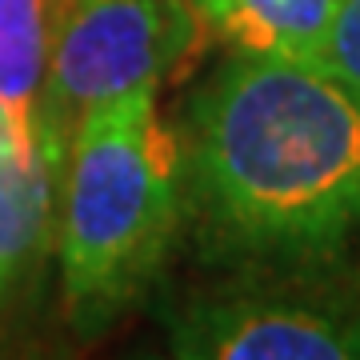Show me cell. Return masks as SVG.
<instances>
[{"mask_svg": "<svg viewBox=\"0 0 360 360\" xmlns=\"http://www.w3.org/2000/svg\"><path fill=\"white\" fill-rule=\"evenodd\" d=\"M312 65H321L324 72L345 80L352 92H360V0H340Z\"/></svg>", "mask_w": 360, "mask_h": 360, "instance_id": "cell-8", "label": "cell"}, {"mask_svg": "<svg viewBox=\"0 0 360 360\" xmlns=\"http://www.w3.org/2000/svg\"><path fill=\"white\" fill-rule=\"evenodd\" d=\"M65 144L44 129L37 148H20L0 112V296L40 248L52 217L56 165Z\"/></svg>", "mask_w": 360, "mask_h": 360, "instance_id": "cell-6", "label": "cell"}, {"mask_svg": "<svg viewBox=\"0 0 360 360\" xmlns=\"http://www.w3.org/2000/svg\"><path fill=\"white\" fill-rule=\"evenodd\" d=\"M200 40L240 56L312 60L340 0H188Z\"/></svg>", "mask_w": 360, "mask_h": 360, "instance_id": "cell-5", "label": "cell"}, {"mask_svg": "<svg viewBox=\"0 0 360 360\" xmlns=\"http://www.w3.org/2000/svg\"><path fill=\"white\" fill-rule=\"evenodd\" d=\"M168 345L188 360H356L360 296L316 281L193 296L168 316Z\"/></svg>", "mask_w": 360, "mask_h": 360, "instance_id": "cell-4", "label": "cell"}, {"mask_svg": "<svg viewBox=\"0 0 360 360\" xmlns=\"http://www.w3.org/2000/svg\"><path fill=\"white\" fill-rule=\"evenodd\" d=\"M60 281L77 333L112 328L156 284L184 220L180 141L156 89L120 92L80 116L68 141Z\"/></svg>", "mask_w": 360, "mask_h": 360, "instance_id": "cell-2", "label": "cell"}, {"mask_svg": "<svg viewBox=\"0 0 360 360\" xmlns=\"http://www.w3.org/2000/svg\"><path fill=\"white\" fill-rule=\"evenodd\" d=\"M196 49L200 28L188 0H52L40 124L68 148L89 108L160 89Z\"/></svg>", "mask_w": 360, "mask_h": 360, "instance_id": "cell-3", "label": "cell"}, {"mask_svg": "<svg viewBox=\"0 0 360 360\" xmlns=\"http://www.w3.org/2000/svg\"><path fill=\"white\" fill-rule=\"evenodd\" d=\"M176 141L184 220L208 264L321 272L360 229V92L312 60L229 52Z\"/></svg>", "mask_w": 360, "mask_h": 360, "instance_id": "cell-1", "label": "cell"}, {"mask_svg": "<svg viewBox=\"0 0 360 360\" xmlns=\"http://www.w3.org/2000/svg\"><path fill=\"white\" fill-rule=\"evenodd\" d=\"M52 0H0V112L20 148L44 141L40 101L49 77Z\"/></svg>", "mask_w": 360, "mask_h": 360, "instance_id": "cell-7", "label": "cell"}]
</instances>
